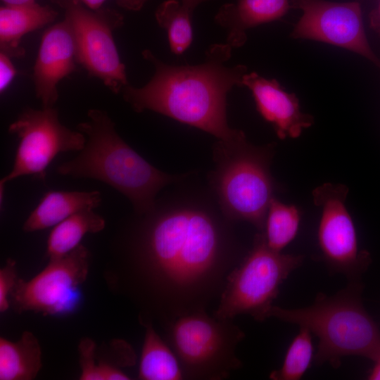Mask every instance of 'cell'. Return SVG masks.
Returning a JSON list of instances; mask_svg holds the SVG:
<instances>
[{
  "instance_id": "obj_1",
  "label": "cell",
  "mask_w": 380,
  "mask_h": 380,
  "mask_svg": "<svg viewBox=\"0 0 380 380\" xmlns=\"http://www.w3.org/2000/svg\"><path fill=\"white\" fill-rule=\"evenodd\" d=\"M148 216L141 254L171 309L172 320L204 310L226 282L233 243L227 218L205 201L179 198Z\"/></svg>"
},
{
  "instance_id": "obj_2",
  "label": "cell",
  "mask_w": 380,
  "mask_h": 380,
  "mask_svg": "<svg viewBox=\"0 0 380 380\" xmlns=\"http://www.w3.org/2000/svg\"><path fill=\"white\" fill-rule=\"evenodd\" d=\"M232 48L213 44L204 61L198 65H174L159 60L148 49L144 58L154 67L150 81L141 87L126 86L124 99L133 110H150L200 129L218 139L230 142L244 137L230 127L227 119V96L235 86L242 87L247 68L229 66Z\"/></svg>"
},
{
  "instance_id": "obj_3",
  "label": "cell",
  "mask_w": 380,
  "mask_h": 380,
  "mask_svg": "<svg viewBox=\"0 0 380 380\" xmlns=\"http://www.w3.org/2000/svg\"><path fill=\"white\" fill-rule=\"evenodd\" d=\"M87 117L77 127L86 137L84 148L77 157L61 164L57 172L101 181L125 196L137 213H148L160 190L183 175L167 174L146 161L119 136L106 111L90 109Z\"/></svg>"
},
{
  "instance_id": "obj_4",
  "label": "cell",
  "mask_w": 380,
  "mask_h": 380,
  "mask_svg": "<svg viewBox=\"0 0 380 380\" xmlns=\"http://www.w3.org/2000/svg\"><path fill=\"white\" fill-rule=\"evenodd\" d=\"M360 281L329 296L319 293L305 308L287 309L273 305L269 317L308 329L318 340L314 360L338 367L343 357L357 355L373 361L380 352V331L365 309Z\"/></svg>"
},
{
  "instance_id": "obj_5",
  "label": "cell",
  "mask_w": 380,
  "mask_h": 380,
  "mask_svg": "<svg viewBox=\"0 0 380 380\" xmlns=\"http://www.w3.org/2000/svg\"><path fill=\"white\" fill-rule=\"evenodd\" d=\"M274 148V143L253 145L246 136L215 144V168L208 182L220 212L228 220L246 221L263 231L277 189L270 172Z\"/></svg>"
},
{
  "instance_id": "obj_6",
  "label": "cell",
  "mask_w": 380,
  "mask_h": 380,
  "mask_svg": "<svg viewBox=\"0 0 380 380\" xmlns=\"http://www.w3.org/2000/svg\"><path fill=\"white\" fill-rule=\"evenodd\" d=\"M303 260V255L272 249L263 232L257 233L251 251L228 274L214 316L231 320L246 314L265 321L281 285Z\"/></svg>"
},
{
  "instance_id": "obj_7",
  "label": "cell",
  "mask_w": 380,
  "mask_h": 380,
  "mask_svg": "<svg viewBox=\"0 0 380 380\" xmlns=\"http://www.w3.org/2000/svg\"><path fill=\"white\" fill-rule=\"evenodd\" d=\"M229 321L211 317L204 310L172 320L170 339L184 377L220 379L241 366L235 349L245 335Z\"/></svg>"
},
{
  "instance_id": "obj_8",
  "label": "cell",
  "mask_w": 380,
  "mask_h": 380,
  "mask_svg": "<svg viewBox=\"0 0 380 380\" xmlns=\"http://www.w3.org/2000/svg\"><path fill=\"white\" fill-rule=\"evenodd\" d=\"M89 257L88 249L80 244L61 257L49 259L48 265L31 279H18L11 296L14 310L44 315L72 312L80 301V287L88 274Z\"/></svg>"
},
{
  "instance_id": "obj_9",
  "label": "cell",
  "mask_w": 380,
  "mask_h": 380,
  "mask_svg": "<svg viewBox=\"0 0 380 380\" xmlns=\"http://www.w3.org/2000/svg\"><path fill=\"white\" fill-rule=\"evenodd\" d=\"M65 10L75 37L77 63L114 94L121 91L129 84L113 32L123 24L122 15L107 8L91 10L80 0H73Z\"/></svg>"
},
{
  "instance_id": "obj_10",
  "label": "cell",
  "mask_w": 380,
  "mask_h": 380,
  "mask_svg": "<svg viewBox=\"0 0 380 380\" xmlns=\"http://www.w3.org/2000/svg\"><path fill=\"white\" fill-rule=\"evenodd\" d=\"M8 132L19 139L13 165L0 183L19 177L34 175L44 179L46 169L60 153L80 151L86 137L63 125L53 107L27 108L8 127Z\"/></svg>"
},
{
  "instance_id": "obj_11",
  "label": "cell",
  "mask_w": 380,
  "mask_h": 380,
  "mask_svg": "<svg viewBox=\"0 0 380 380\" xmlns=\"http://www.w3.org/2000/svg\"><path fill=\"white\" fill-rule=\"evenodd\" d=\"M348 191L344 184L324 183L312 191V198L321 209L317 241L322 260L332 272L358 281L371 257L359 248L355 224L346 205Z\"/></svg>"
},
{
  "instance_id": "obj_12",
  "label": "cell",
  "mask_w": 380,
  "mask_h": 380,
  "mask_svg": "<svg viewBox=\"0 0 380 380\" xmlns=\"http://www.w3.org/2000/svg\"><path fill=\"white\" fill-rule=\"evenodd\" d=\"M291 3V6L303 12L291 32L293 38L314 40L349 50L380 69V58L368 42L358 2L292 0Z\"/></svg>"
},
{
  "instance_id": "obj_13",
  "label": "cell",
  "mask_w": 380,
  "mask_h": 380,
  "mask_svg": "<svg viewBox=\"0 0 380 380\" xmlns=\"http://www.w3.org/2000/svg\"><path fill=\"white\" fill-rule=\"evenodd\" d=\"M77 64L75 37L65 16L44 32L34 65L35 93L43 108L53 107L58 99V84L75 71Z\"/></svg>"
},
{
  "instance_id": "obj_14",
  "label": "cell",
  "mask_w": 380,
  "mask_h": 380,
  "mask_svg": "<svg viewBox=\"0 0 380 380\" xmlns=\"http://www.w3.org/2000/svg\"><path fill=\"white\" fill-rule=\"evenodd\" d=\"M243 86L250 89L258 113L272 125L280 139L297 138L313 125V116L301 112L296 94L286 91L275 79L246 72Z\"/></svg>"
},
{
  "instance_id": "obj_15",
  "label": "cell",
  "mask_w": 380,
  "mask_h": 380,
  "mask_svg": "<svg viewBox=\"0 0 380 380\" xmlns=\"http://www.w3.org/2000/svg\"><path fill=\"white\" fill-rule=\"evenodd\" d=\"M290 8L289 0H237L223 4L215 20L227 30L226 43L239 48L246 42L247 30L280 19Z\"/></svg>"
},
{
  "instance_id": "obj_16",
  "label": "cell",
  "mask_w": 380,
  "mask_h": 380,
  "mask_svg": "<svg viewBox=\"0 0 380 380\" xmlns=\"http://www.w3.org/2000/svg\"><path fill=\"white\" fill-rule=\"evenodd\" d=\"M57 11L36 1L24 4H4L0 8V49L11 58H21L25 51L22 37L53 22Z\"/></svg>"
},
{
  "instance_id": "obj_17",
  "label": "cell",
  "mask_w": 380,
  "mask_h": 380,
  "mask_svg": "<svg viewBox=\"0 0 380 380\" xmlns=\"http://www.w3.org/2000/svg\"><path fill=\"white\" fill-rule=\"evenodd\" d=\"M98 191L47 192L23 224L25 232L54 227L72 215L86 209H94L101 204Z\"/></svg>"
},
{
  "instance_id": "obj_18",
  "label": "cell",
  "mask_w": 380,
  "mask_h": 380,
  "mask_svg": "<svg viewBox=\"0 0 380 380\" xmlns=\"http://www.w3.org/2000/svg\"><path fill=\"white\" fill-rule=\"evenodd\" d=\"M42 367L40 344L32 332L24 331L15 342L0 338L1 380H32Z\"/></svg>"
},
{
  "instance_id": "obj_19",
  "label": "cell",
  "mask_w": 380,
  "mask_h": 380,
  "mask_svg": "<svg viewBox=\"0 0 380 380\" xmlns=\"http://www.w3.org/2000/svg\"><path fill=\"white\" fill-rule=\"evenodd\" d=\"M93 210L77 212L53 227L47 239L46 254L49 259L68 253L81 244L84 235L104 229L105 220Z\"/></svg>"
},
{
  "instance_id": "obj_20",
  "label": "cell",
  "mask_w": 380,
  "mask_h": 380,
  "mask_svg": "<svg viewBox=\"0 0 380 380\" xmlns=\"http://www.w3.org/2000/svg\"><path fill=\"white\" fill-rule=\"evenodd\" d=\"M139 378L142 380H179L184 374L175 353L161 339L151 323L145 324Z\"/></svg>"
},
{
  "instance_id": "obj_21",
  "label": "cell",
  "mask_w": 380,
  "mask_h": 380,
  "mask_svg": "<svg viewBox=\"0 0 380 380\" xmlns=\"http://www.w3.org/2000/svg\"><path fill=\"white\" fill-rule=\"evenodd\" d=\"M300 213L296 206L282 203L274 196L270 203L263 233L267 245L281 252L297 236Z\"/></svg>"
},
{
  "instance_id": "obj_22",
  "label": "cell",
  "mask_w": 380,
  "mask_h": 380,
  "mask_svg": "<svg viewBox=\"0 0 380 380\" xmlns=\"http://www.w3.org/2000/svg\"><path fill=\"white\" fill-rule=\"evenodd\" d=\"M192 14L193 12L177 0L163 1L155 12L157 23L167 31L170 47L175 54H182L191 44Z\"/></svg>"
},
{
  "instance_id": "obj_23",
  "label": "cell",
  "mask_w": 380,
  "mask_h": 380,
  "mask_svg": "<svg viewBox=\"0 0 380 380\" xmlns=\"http://www.w3.org/2000/svg\"><path fill=\"white\" fill-rule=\"evenodd\" d=\"M314 357L312 333L306 328L300 327L287 349L281 367L272 371L270 379L298 380L309 369Z\"/></svg>"
},
{
  "instance_id": "obj_24",
  "label": "cell",
  "mask_w": 380,
  "mask_h": 380,
  "mask_svg": "<svg viewBox=\"0 0 380 380\" xmlns=\"http://www.w3.org/2000/svg\"><path fill=\"white\" fill-rule=\"evenodd\" d=\"M81 380H103L99 364L95 362L96 343L89 338H82L78 346Z\"/></svg>"
},
{
  "instance_id": "obj_25",
  "label": "cell",
  "mask_w": 380,
  "mask_h": 380,
  "mask_svg": "<svg viewBox=\"0 0 380 380\" xmlns=\"http://www.w3.org/2000/svg\"><path fill=\"white\" fill-rule=\"evenodd\" d=\"M18 279L16 262L8 258L0 270V312H6L11 305V296Z\"/></svg>"
},
{
  "instance_id": "obj_26",
  "label": "cell",
  "mask_w": 380,
  "mask_h": 380,
  "mask_svg": "<svg viewBox=\"0 0 380 380\" xmlns=\"http://www.w3.org/2000/svg\"><path fill=\"white\" fill-rule=\"evenodd\" d=\"M16 75V69L11 57L0 52V92L2 94L8 87Z\"/></svg>"
},
{
  "instance_id": "obj_27",
  "label": "cell",
  "mask_w": 380,
  "mask_h": 380,
  "mask_svg": "<svg viewBox=\"0 0 380 380\" xmlns=\"http://www.w3.org/2000/svg\"><path fill=\"white\" fill-rule=\"evenodd\" d=\"M99 370L103 380H127L130 378L115 366L106 362L99 363Z\"/></svg>"
},
{
  "instance_id": "obj_28",
  "label": "cell",
  "mask_w": 380,
  "mask_h": 380,
  "mask_svg": "<svg viewBox=\"0 0 380 380\" xmlns=\"http://www.w3.org/2000/svg\"><path fill=\"white\" fill-rule=\"evenodd\" d=\"M148 0H116L118 5L126 10L138 11L141 10Z\"/></svg>"
},
{
  "instance_id": "obj_29",
  "label": "cell",
  "mask_w": 380,
  "mask_h": 380,
  "mask_svg": "<svg viewBox=\"0 0 380 380\" xmlns=\"http://www.w3.org/2000/svg\"><path fill=\"white\" fill-rule=\"evenodd\" d=\"M4 4L17 5L34 2L35 0H1ZM53 3L65 9L73 0H51Z\"/></svg>"
},
{
  "instance_id": "obj_30",
  "label": "cell",
  "mask_w": 380,
  "mask_h": 380,
  "mask_svg": "<svg viewBox=\"0 0 380 380\" xmlns=\"http://www.w3.org/2000/svg\"><path fill=\"white\" fill-rule=\"evenodd\" d=\"M372 362H374V367L371 369L368 379L380 380V352Z\"/></svg>"
},
{
  "instance_id": "obj_31",
  "label": "cell",
  "mask_w": 380,
  "mask_h": 380,
  "mask_svg": "<svg viewBox=\"0 0 380 380\" xmlns=\"http://www.w3.org/2000/svg\"><path fill=\"white\" fill-rule=\"evenodd\" d=\"M106 0H80V1L88 8L91 10H98L102 8L103 4Z\"/></svg>"
},
{
  "instance_id": "obj_32",
  "label": "cell",
  "mask_w": 380,
  "mask_h": 380,
  "mask_svg": "<svg viewBox=\"0 0 380 380\" xmlns=\"http://www.w3.org/2000/svg\"><path fill=\"white\" fill-rule=\"evenodd\" d=\"M210 0H182V3L191 12H194V9L201 3L205 2Z\"/></svg>"
},
{
  "instance_id": "obj_33",
  "label": "cell",
  "mask_w": 380,
  "mask_h": 380,
  "mask_svg": "<svg viewBox=\"0 0 380 380\" xmlns=\"http://www.w3.org/2000/svg\"><path fill=\"white\" fill-rule=\"evenodd\" d=\"M371 22L375 29L380 33V0L377 11L372 15Z\"/></svg>"
}]
</instances>
